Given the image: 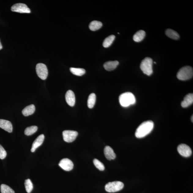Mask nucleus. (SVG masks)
I'll use <instances>...</instances> for the list:
<instances>
[{
  "label": "nucleus",
  "instance_id": "f257e3e1",
  "mask_svg": "<svg viewBox=\"0 0 193 193\" xmlns=\"http://www.w3.org/2000/svg\"><path fill=\"white\" fill-rule=\"evenodd\" d=\"M154 126V123L151 121L143 122L137 128L135 132V137L139 139L145 137L152 132Z\"/></svg>",
  "mask_w": 193,
  "mask_h": 193
},
{
  "label": "nucleus",
  "instance_id": "f03ea898",
  "mask_svg": "<svg viewBox=\"0 0 193 193\" xmlns=\"http://www.w3.org/2000/svg\"><path fill=\"white\" fill-rule=\"evenodd\" d=\"M119 99L121 106L125 107L134 105L136 102L135 95L130 92L122 93L120 95Z\"/></svg>",
  "mask_w": 193,
  "mask_h": 193
},
{
  "label": "nucleus",
  "instance_id": "7ed1b4c3",
  "mask_svg": "<svg viewBox=\"0 0 193 193\" xmlns=\"http://www.w3.org/2000/svg\"><path fill=\"white\" fill-rule=\"evenodd\" d=\"M193 76L192 68L190 66H186L180 69L177 73V77L180 80H186L191 78Z\"/></svg>",
  "mask_w": 193,
  "mask_h": 193
},
{
  "label": "nucleus",
  "instance_id": "20e7f679",
  "mask_svg": "<svg viewBox=\"0 0 193 193\" xmlns=\"http://www.w3.org/2000/svg\"><path fill=\"white\" fill-rule=\"evenodd\" d=\"M152 65V59L150 57H146L142 61L140 69L144 74L150 76L153 73Z\"/></svg>",
  "mask_w": 193,
  "mask_h": 193
},
{
  "label": "nucleus",
  "instance_id": "39448f33",
  "mask_svg": "<svg viewBox=\"0 0 193 193\" xmlns=\"http://www.w3.org/2000/svg\"><path fill=\"white\" fill-rule=\"evenodd\" d=\"M124 186V184L121 182L114 181L109 182L106 184L105 188L107 192H115L122 190Z\"/></svg>",
  "mask_w": 193,
  "mask_h": 193
},
{
  "label": "nucleus",
  "instance_id": "423d86ee",
  "mask_svg": "<svg viewBox=\"0 0 193 193\" xmlns=\"http://www.w3.org/2000/svg\"><path fill=\"white\" fill-rule=\"evenodd\" d=\"M36 71L39 77L42 80H45L48 75V70L45 65L43 63L38 64L36 67Z\"/></svg>",
  "mask_w": 193,
  "mask_h": 193
},
{
  "label": "nucleus",
  "instance_id": "0eeeda50",
  "mask_svg": "<svg viewBox=\"0 0 193 193\" xmlns=\"http://www.w3.org/2000/svg\"><path fill=\"white\" fill-rule=\"evenodd\" d=\"M64 140L67 143H72L75 141L78 135L77 131L72 130H65L63 131Z\"/></svg>",
  "mask_w": 193,
  "mask_h": 193
},
{
  "label": "nucleus",
  "instance_id": "6e6552de",
  "mask_svg": "<svg viewBox=\"0 0 193 193\" xmlns=\"http://www.w3.org/2000/svg\"><path fill=\"white\" fill-rule=\"evenodd\" d=\"M13 12L20 13H29L31 12V10L25 4L19 3L15 4L11 7Z\"/></svg>",
  "mask_w": 193,
  "mask_h": 193
},
{
  "label": "nucleus",
  "instance_id": "1a4fd4ad",
  "mask_svg": "<svg viewBox=\"0 0 193 193\" xmlns=\"http://www.w3.org/2000/svg\"><path fill=\"white\" fill-rule=\"evenodd\" d=\"M177 151L181 155L185 158L190 157L192 154L189 146L184 144H181L178 146Z\"/></svg>",
  "mask_w": 193,
  "mask_h": 193
},
{
  "label": "nucleus",
  "instance_id": "9d476101",
  "mask_svg": "<svg viewBox=\"0 0 193 193\" xmlns=\"http://www.w3.org/2000/svg\"><path fill=\"white\" fill-rule=\"evenodd\" d=\"M59 166L64 170L69 171L73 169L74 165L73 162L69 159L64 158L60 161Z\"/></svg>",
  "mask_w": 193,
  "mask_h": 193
},
{
  "label": "nucleus",
  "instance_id": "9b49d317",
  "mask_svg": "<svg viewBox=\"0 0 193 193\" xmlns=\"http://www.w3.org/2000/svg\"><path fill=\"white\" fill-rule=\"evenodd\" d=\"M65 98L68 104L70 106L73 107L75 105V96L72 91L70 90L67 91L65 95Z\"/></svg>",
  "mask_w": 193,
  "mask_h": 193
},
{
  "label": "nucleus",
  "instance_id": "f8f14e48",
  "mask_svg": "<svg viewBox=\"0 0 193 193\" xmlns=\"http://www.w3.org/2000/svg\"><path fill=\"white\" fill-rule=\"evenodd\" d=\"M0 127L8 132L11 133L12 132V125L9 121L0 119Z\"/></svg>",
  "mask_w": 193,
  "mask_h": 193
},
{
  "label": "nucleus",
  "instance_id": "ddd939ff",
  "mask_svg": "<svg viewBox=\"0 0 193 193\" xmlns=\"http://www.w3.org/2000/svg\"><path fill=\"white\" fill-rule=\"evenodd\" d=\"M44 139V135L43 134L40 135L39 136H38L32 144L31 151L32 152H35L36 149L40 146H41L43 143Z\"/></svg>",
  "mask_w": 193,
  "mask_h": 193
},
{
  "label": "nucleus",
  "instance_id": "4468645a",
  "mask_svg": "<svg viewBox=\"0 0 193 193\" xmlns=\"http://www.w3.org/2000/svg\"><path fill=\"white\" fill-rule=\"evenodd\" d=\"M106 158L109 160H114L116 158V155L112 148L109 146H106L104 150Z\"/></svg>",
  "mask_w": 193,
  "mask_h": 193
},
{
  "label": "nucleus",
  "instance_id": "2eb2a0df",
  "mask_svg": "<svg viewBox=\"0 0 193 193\" xmlns=\"http://www.w3.org/2000/svg\"><path fill=\"white\" fill-rule=\"evenodd\" d=\"M193 103V94L189 93L184 97V100L182 102L181 105L183 108H187L191 105Z\"/></svg>",
  "mask_w": 193,
  "mask_h": 193
},
{
  "label": "nucleus",
  "instance_id": "dca6fc26",
  "mask_svg": "<svg viewBox=\"0 0 193 193\" xmlns=\"http://www.w3.org/2000/svg\"><path fill=\"white\" fill-rule=\"evenodd\" d=\"M119 64L118 61H109L105 63L103 67L107 71H112L115 69Z\"/></svg>",
  "mask_w": 193,
  "mask_h": 193
},
{
  "label": "nucleus",
  "instance_id": "f3484780",
  "mask_svg": "<svg viewBox=\"0 0 193 193\" xmlns=\"http://www.w3.org/2000/svg\"><path fill=\"white\" fill-rule=\"evenodd\" d=\"M35 107L34 105H31L24 108L22 111L23 115L25 116H28L32 115L35 111Z\"/></svg>",
  "mask_w": 193,
  "mask_h": 193
},
{
  "label": "nucleus",
  "instance_id": "a211bd4d",
  "mask_svg": "<svg viewBox=\"0 0 193 193\" xmlns=\"http://www.w3.org/2000/svg\"><path fill=\"white\" fill-rule=\"evenodd\" d=\"M145 35V31L141 30L137 32L133 35V39L135 42H140L144 39Z\"/></svg>",
  "mask_w": 193,
  "mask_h": 193
},
{
  "label": "nucleus",
  "instance_id": "6ab92c4d",
  "mask_svg": "<svg viewBox=\"0 0 193 193\" xmlns=\"http://www.w3.org/2000/svg\"><path fill=\"white\" fill-rule=\"evenodd\" d=\"M102 26V23L101 22L94 20L91 22L89 27L91 31H95L101 28Z\"/></svg>",
  "mask_w": 193,
  "mask_h": 193
},
{
  "label": "nucleus",
  "instance_id": "aec40b11",
  "mask_svg": "<svg viewBox=\"0 0 193 193\" xmlns=\"http://www.w3.org/2000/svg\"><path fill=\"white\" fill-rule=\"evenodd\" d=\"M166 35L171 39L177 40L180 38V35L176 32L173 30V29H169L166 31Z\"/></svg>",
  "mask_w": 193,
  "mask_h": 193
},
{
  "label": "nucleus",
  "instance_id": "412c9836",
  "mask_svg": "<svg viewBox=\"0 0 193 193\" xmlns=\"http://www.w3.org/2000/svg\"><path fill=\"white\" fill-rule=\"evenodd\" d=\"M96 98V95L94 93H91L89 95L87 101L88 107L89 108L92 109L94 106Z\"/></svg>",
  "mask_w": 193,
  "mask_h": 193
},
{
  "label": "nucleus",
  "instance_id": "4be33fe9",
  "mask_svg": "<svg viewBox=\"0 0 193 193\" xmlns=\"http://www.w3.org/2000/svg\"><path fill=\"white\" fill-rule=\"evenodd\" d=\"M115 39V36L114 35H112L107 37L104 41L103 45L105 48H108L111 45L114 39Z\"/></svg>",
  "mask_w": 193,
  "mask_h": 193
},
{
  "label": "nucleus",
  "instance_id": "5701e85b",
  "mask_svg": "<svg viewBox=\"0 0 193 193\" xmlns=\"http://www.w3.org/2000/svg\"><path fill=\"white\" fill-rule=\"evenodd\" d=\"M71 72L73 75L77 76H82L84 75L86 73V71L84 69L80 68H71L70 69Z\"/></svg>",
  "mask_w": 193,
  "mask_h": 193
},
{
  "label": "nucleus",
  "instance_id": "b1692460",
  "mask_svg": "<svg viewBox=\"0 0 193 193\" xmlns=\"http://www.w3.org/2000/svg\"><path fill=\"white\" fill-rule=\"evenodd\" d=\"M38 130V127L33 126L27 127L24 131V133L27 135H31L35 133Z\"/></svg>",
  "mask_w": 193,
  "mask_h": 193
},
{
  "label": "nucleus",
  "instance_id": "393cba45",
  "mask_svg": "<svg viewBox=\"0 0 193 193\" xmlns=\"http://www.w3.org/2000/svg\"><path fill=\"white\" fill-rule=\"evenodd\" d=\"M24 185L27 193H30L33 189V186L32 183L30 179H28L25 180Z\"/></svg>",
  "mask_w": 193,
  "mask_h": 193
},
{
  "label": "nucleus",
  "instance_id": "a878e982",
  "mask_svg": "<svg viewBox=\"0 0 193 193\" xmlns=\"http://www.w3.org/2000/svg\"><path fill=\"white\" fill-rule=\"evenodd\" d=\"M2 193H15L14 191L9 186L5 184H2L1 186Z\"/></svg>",
  "mask_w": 193,
  "mask_h": 193
},
{
  "label": "nucleus",
  "instance_id": "bb28decb",
  "mask_svg": "<svg viewBox=\"0 0 193 193\" xmlns=\"http://www.w3.org/2000/svg\"><path fill=\"white\" fill-rule=\"evenodd\" d=\"M93 163H94L95 166L99 170L103 171L105 170V167L104 165L97 159H95L93 160Z\"/></svg>",
  "mask_w": 193,
  "mask_h": 193
},
{
  "label": "nucleus",
  "instance_id": "cd10ccee",
  "mask_svg": "<svg viewBox=\"0 0 193 193\" xmlns=\"http://www.w3.org/2000/svg\"><path fill=\"white\" fill-rule=\"evenodd\" d=\"M7 152L4 148L0 145V159L3 160L7 156Z\"/></svg>",
  "mask_w": 193,
  "mask_h": 193
},
{
  "label": "nucleus",
  "instance_id": "c85d7f7f",
  "mask_svg": "<svg viewBox=\"0 0 193 193\" xmlns=\"http://www.w3.org/2000/svg\"><path fill=\"white\" fill-rule=\"evenodd\" d=\"M3 48V46H2V44L1 42V41H0V50H1Z\"/></svg>",
  "mask_w": 193,
  "mask_h": 193
},
{
  "label": "nucleus",
  "instance_id": "c756f323",
  "mask_svg": "<svg viewBox=\"0 0 193 193\" xmlns=\"http://www.w3.org/2000/svg\"><path fill=\"white\" fill-rule=\"evenodd\" d=\"M193 115L191 117V121L193 122Z\"/></svg>",
  "mask_w": 193,
  "mask_h": 193
}]
</instances>
